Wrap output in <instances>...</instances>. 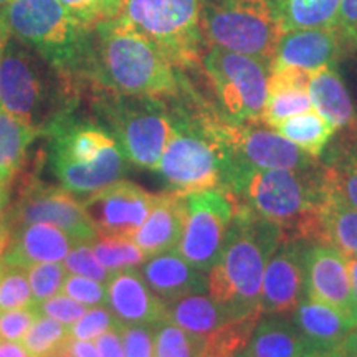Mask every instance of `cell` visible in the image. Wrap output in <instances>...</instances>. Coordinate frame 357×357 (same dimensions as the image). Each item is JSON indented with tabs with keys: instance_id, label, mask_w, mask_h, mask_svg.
I'll list each match as a JSON object with an SVG mask.
<instances>
[{
	"instance_id": "cell-23",
	"label": "cell",
	"mask_w": 357,
	"mask_h": 357,
	"mask_svg": "<svg viewBox=\"0 0 357 357\" xmlns=\"http://www.w3.org/2000/svg\"><path fill=\"white\" fill-rule=\"evenodd\" d=\"M311 344L288 314H263L242 357H303Z\"/></svg>"
},
{
	"instance_id": "cell-6",
	"label": "cell",
	"mask_w": 357,
	"mask_h": 357,
	"mask_svg": "<svg viewBox=\"0 0 357 357\" xmlns=\"http://www.w3.org/2000/svg\"><path fill=\"white\" fill-rule=\"evenodd\" d=\"M0 12L13 38L65 77L83 79L89 29L79 25L58 0H10Z\"/></svg>"
},
{
	"instance_id": "cell-4",
	"label": "cell",
	"mask_w": 357,
	"mask_h": 357,
	"mask_svg": "<svg viewBox=\"0 0 357 357\" xmlns=\"http://www.w3.org/2000/svg\"><path fill=\"white\" fill-rule=\"evenodd\" d=\"M75 82L10 35L0 58V106L45 134L73 111Z\"/></svg>"
},
{
	"instance_id": "cell-55",
	"label": "cell",
	"mask_w": 357,
	"mask_h": 357,
	"mask_svg": "<svg viewBox=\"0 0 357 357\" xmlns=\"http://www.w3.org/2000/svg\"><path fill=\"white\" fill-rule=\"evenodd\" d=\"M8 2H10V0H0V10H2V8H3V7H6Z\"/></svg>"
},
{
	"instance_id": "cell-35",
	"label": "cell",
	"mask_w": 357,
	"mask_h": 357,
	"mask_svg": "<svg viewBox=\"0 0 357 357\" xmlns=\"http://www.w3.org/2000/svg\"><path fill=\"white\" fill-rule=\"evenodd\" d=\"M70 339L68 324L47 316H38V319L22 339V344L30 357H55Z\"/></svg>"
},
{
	"instance_id": "cell-32",
	"label": "cell",
	"mask_w": 357,
	"mask_h": 357,
	"mask_svg": "<svg viewBox=\"0 0 357 357\" xmlns=\"http://www.w3.org/2000/svg\"><path fill=\"white\" fill-rule=\"evenodd\" d=\"M89 245H91L96 260L111 275L131 270V268H139L147 258L144 252L132 242L131 236L100 235Z\"/></svg>"
},
{
	"instance_id": "cell-36",
	"label": "cell",
	"mask_w": 357,
	"mask_h": 357,
	"mask_svg": "<svg viewBox=\"0 0 357 357\" xmlns=\"http://www.w3.org/2000/svg\"><path fill=\"white\" fill-rule=\"evenodd\" d=\"M311 108L312 105L310 95H307V89H275V91H268L261 123H265L270 128H275L276 124L284 121V119L305 113Z\"/></svg>"
},
{
	"instance_id": "cell-49",
	"label": "cell",
	"mask_w": 357,
	"mask_h": 357,
	"mask_svg": "<svg viewBox=\"0 0 357 357\" xmlns=\"http://www.w3.org/2000/svg\"><path fill=\"white\" fill-rule=\"evenodd\" d=\"M0 357H30V354L20 342L0 339Z\"/></svg>"
},
{
	"instance_id": "cell-13",
	"label": "cell",
	"mask_w": 357,
	"mask_h": 357,
	"mask_svg": "<svg viewBox=\"0 0 357 357\" xmlns=\"http://www.w3.org/2000/svg\"><path fill=\"white\" fill-rule=\"evenodd\" d=\"M187 213L177 252L192 266L207 275L217 265L225 245L234 204L225 192L217 189L185 195Z\"/></svg>"
},
{
	"instance_id": "cell-34",
	"label": "cell",
	"mask_w": 357,
	"mask_h": 357,
	"mask_svg": "<svg viewBox=\"0 0 357 357\" xmlns=\"http://www.w3.org/2000/svg\"><path fill=\"white\" fill-rule=\"evenodd\" d=\"M260 316L231 319L207 336L205 357H235L247 347Z\"/></svg>"
},
{
	"instance_id": "cell-25",
	"label": "cell",
	"mask_w": 357,
	"mask_h": 357,
	"mask_svg": "<svg viewBox=\"0 0 357 357\" xmlns=\"http://www.w3.org/2000/svg\"><path fill=\"white\" fill-rule=\"evenodd\" d=\"M291 319L311 347H336L352 329L344 314L310 298L298 305Z\"/></svg>"
},
{
	"instance_id": "cell-5",
	"label": "cell",
	"mask_w": 357,
	"mask_h": 357,
	"mask_svg": "<svg viewBox=\"0 0 357 357\" xmlns=\"http://www.w3.org/2000/svg\"><path fill=\"white\" fill-rule=\"evenodd\" d=\"M177 102L171 111V134L158 166L160 177L172 192L217 189L222 185V154L212 129V109Z\"/></svg>"
},
{
	"instance_id": "cell-15",
	"label": "cell",
	"mask_w": 357,
	"mask_h": 357,
	"mask_svg": "<svg viewBox=\"0 0 357 357\" xmlns=\"http://www.w3.org/2000/svg\"><path fill=\"white\" fill-rule=\"evenodd\" d=\"M159 194H151L129 181H118L91 194L84 212L98 235L131 236L149 215Z\"/></svg>"
},
{
	"instance_id": "cell-43",
	"label": "cell",
	"mask_w": 357,
	"mask_h": 357,
	"mask_svg": "<svg viewBox=\"0 0 357 357\" xmlns=\"http://www.w3.org/2000/svg\"><path fill=\"white\" fill-rule=\"evenodd\" d=\"M35 307H37L40 316H47V318L60 321V323L68 326L77 323L84 312L88 311V306L73 300V298L66 296L65 293H58L55 296L35 305Z\"/></svg>"
},
{
	"instance_id": "cell-8",
	"label": "cell",
	"mask_w": 357,
	"mask_h": 357,
	"mask_svg": "<svg viewBox=\"0 0 357 357\" xmlns=\"http://www.w3.org/2000/svg\"><path fill=\"white\" fill-rule=\"evenodd\" d=\"M98 93L95 109L100 124L111 132L126 159L137 167L158 171L171 134L166 100Z\"/></svg>"
},
{
	"instance_id": "cell-21",
	"label": "cell",
	"mask_w": 357,
	"mask_h": 357,
	"mask_svg": "<svg viewBox=\"0 0 357 357\" xmlns=\"http://www.w3.org/2000/svg\"><path fill=\"white\" fill-rule=\"evenodd\" d=\"M147 287L164 303L192 293H207V275L182 258L177 250L146 258L139 266Z\"/></svg>"
},
{
	"instance_id": "cell-9",
	"label": "cell",
	"mask_w": 357,
	"mask_h": 357,
	"mask_svg": "<svg viewBox=\"0 0 357 357\" xmlns=\"http://www.w3.org/2000/svg\"><path fill=\"white\" fill-rule=\"evenodd\" d=\"M211 123L222 154V192L255 169H303L319 162L261 121L231 123L213 111Z\"/></svg>"
},
{
	"instance_id": "cell-26",
	"label": "cell",
	"mask_w": 357,
	"mask_h": 357,
	"mask_svg": "<svg viewBox=\"0 0 357 357\" xmlns=\"http://www.w3.org/2000/svg\"><path fill=\"white\" fill-rule=\"evenodd\" d=\"M166 319L190 333L208 336L235 318L211 294L192 293L166 303Z\"/></svg>"
},
{
	"instance_id": "cell-54",
	"label": "cell",
	"mask_w": 357,
	"mask_h": 357,
	"mask_svg": "<svg viewBox=\"0 0 357 357\" xmlns=\"http://www.w3.org/2000/svg\"><path fill=\"white\" fill-rule=\"evenodd\" d=\"M8 207V185L0 184V222H2L3 213Z\"/></svg>"
},
{
	"instance_id": "cell-14",
	"label": "cell",
	"mask_w": 357,
	"mask_h": 357,
	"mask_svg": "<svg viewBox=\"0 0 357 357\" xmlns=\"http://www.w3.org/2000/svg\"><path fill=\"white\" fill-rule=\"evenodd\" d=\"M3 222L10 231L22 225L48 223L66 231L77 243H91L98 236L88 220L83 202H78L63 187L60 189L42 182L24 185L19 197L7 207Z\"/></svg>"
},
{
	"instance_id": "cell-11",
	"label": "cell",
	"mask_w": 357,
	"mask_h": 357,
	"mask_svg": "<svg viewBox=\"0 0 357 357\" xmlns=\"http://www.w3.org/2000/svg\"><path fill=\"white\" fill-rule=\"evenodd\" d=\"M200 29L208 47L243 53L268 65L284 33L270 0H215L202 10Z\"/></svg>"
},
{
	"instance_id": "cell-29",
	"label": "cell",
	"mask_w": 357,
	"mask_h": 357,
	"mask_svg": "<svg viewBox=\"0 0 357 357\" xmlns=\"http://www.w3.org/2000/svg\"><path fill=\"white\" fill-rule=\"evenodd\" d=\"M38 131L0 106V184H10L25 162V155Z\"/></svg>"
},
{
	"instance_id": "cell-12",
	"label": "cell",
	"mask_w": 357,
	"mask_h": 357,
	"mask_svg": "<svg viewBox=\"0 0 357 357\" xmlns=\"http://www.w3.org/2000/svg\"><path fill=\"white\" fill-rule=\"evenodd\" d=\"M200 63L217 98V113L223 119L261 121L268 98V63L218 47H208Z\"/></svg>"
},
{
	"instance_id": "cell-48",
	"label": "cell",
	"mask_w": 357,
	"mask_h": 357,
	"mask_svg": "<svg viewBox=\"0 0 357 357\" xmlns=\"http://www.w3.org/2000/svg\"><path fill=\"white\" fill-rule=\"evenodd\" d=\"M337 351L341 357H357V326L347 333V336L337 346Z\"/></svg>"
},
{
	"instance_id": "cell-46",
	"label": "cell",
	"mask_w": 357,
	"mask_h": 357,
	"mask_svg": "<svg viewBox=\"0 0 357 357\" xmlns=\"http://www.w3.org/2000/svg\"><path fill=\"white\" fill-rule=\"evenodd\" d=\"M334 26L341 38L344 55L357 52V0H341Z\"/></svg>"
},
{
	"instance_id": "cell-1",
	"label": "cell",
	"mask_w": 357,
	"mask_h": 357,
	"mask_svg": "<svg viewBox=\"0 0 357 357\" xmlns=\"http://www.w3.org/2000/svg\"><path fill=\"white\" fill-rule=\"evenodd\" d=\"M83 79L98 91L159 100L177 98L184 88L176 66L121 17L89 29Z\"/></svg>"
},
{
	"instance_id": "cell-18",
	"label": "cell",
	"mask_w": 357,
	"mask_h": 357,
	"mask_svg": "<svg viewBox=\"0 0 357 357\" xmlns=\"http://www.w3.org/2000/svg\"><path fill=\"white\" fill-rule=\"evenodd\" d=\"M344 55L336 26L326 29H298L281 35L275 55L268 68H301L312 71L324 66H337Z\"/></svg>"
},
{
	"instance_id": "cell-53",
	"label": "cell",
	"mask_w": 357,
	"mask_h": 357,
	"mask_svg": "<svg viewBox=\"0 0 357 357\" xmlns=\"http://www.w3.org/2000/svg\"><path fill=\"white\" fill-rule=\"evenodd\" d=\"M10 236H12V231L6 225V222H3V218H2V222H0V257H2V253L6 252V248L8 247Z\"/></svg>"
},
{
	"instance_id": "cell-44",
	"label": "cell",
	"mask_w": 357,
	"mask_h": 357,
	"mask_svg": "<svg viewBox=\"0 0 357 357\" xmlns=\"http://www.w3.org/2000/svg\"><path fill=\"white\" fill-rule=\"evenodd\" d=\"M155 324H123L124 357H154Z\"/></svg>"
},
{
	"instance_id": "cell-7",
	"label": "cell",
	"mask_w": 357,
	"mask_h": 357,
	"mask_svg": "<svg viewBox=\"0 0 357 357\" xmlns=\"http://www.w3.org/2000/svg\"><path fill=\"white\" fill-rule=\"evenodd\" d=\"M231 200L281 227L319 211L331 194L324 164L303 169H255L225 192Z\"/></svg>"
},
{
	"instance_id": "cell-19",
	"label": "cell",
	"mask_w": 357,
	"mask_h": 357,
	"mask_svg": "<svg viewBox=\"0 0 357 357\" xmlns=\"http://www.w3.org/2000/svg\"><path fill=\"white\" fill-rule=\"evenodd\" d=\"M108 306L121 324H158L166 319V303L147 287L139 268L111 275Z\"/></svg>"
},
{
	"instance_id": "cell-28",
	"label": "cell",
	"mask_w": 357,
	"mask_h": 357,
	"mask_svg": "<svg viewBox=\"0 0 357 357\" xmlns=\"http://www.w3.org/2000/svg\"><path fill=\"white\" fill-rule=\"evenodd\" d=\"M323 160L333 194L357 208V126L344 129Z\"/></svg>"
},
{
	"instance_id": "cell-57",
	"label": "cell",
	"mask_w": 357,
	"mask_h": 357,
	"mask_svg": "<svg viewBox=\"0 0 357 357\" xmlns=\"http://www.w3.org/2000/svg\"><path fill=\"white\" fill-rule=\"evenodd\" d=\"M235 357H242V356H235Z\"/></svg>"
},
{
	"instance_id": "cell-51",
	"label": "cell",
	"mask_w": 357,
	"mask_h": 357,
	"mask_svg": "<svg viewBox=\"0 0 357 357\" xmlns=\"http://www.w3.org/2000/svg\"><path fill=\"white\" fill-rule=\"evenodd\" d=\"M347 270H349L352 294H354V301L357 307V257H347Z\"/></svg>"
},
{
	"instance_id": "cell-24",
	"label": "cell",
	"mask_w": 357,
	"mask_h": 357,
	"mask_svg": "<svg viewBox=\"0 0 357 357\" xmlns=\"http://www.w3.org/2000/svg\"><path fill=\"white\" fill-rule=\"evenodd\" d=\"M311 105L337 129L357 126L356 106L337 66H324L311 73L307 86Z\"/></svg>"
},
{
	"instance_id": "cell-41",
	"label": "cell",
	"mask_w": 357,
	"mask_h": 357,
	"mask_svg": "<svg viewBox=\"0 0 357 357\" xmlns=\"http://www.w3.org/2000/svg\"><path fill=\"white\" fill-rule=\"evenodd\" d=\"M63 265L68 273L96 280L100 283H108L111 278L109 271L96 260L91 245L86 242L75 243L63 260Z\"/></svg>"
},
{
	"instance_id": "cell-52",
	"label": "cell",
	"mask_w": 357,
	"mask_h": 357,
	"mask_svg": "<svg viewBox=\"0 0 357 357\" xmlns=\"http://www.w3.org/2000/svg\"><path fill=\"white\" fill-rule=\"evenodd\" d=\"M8 40H10V32H8V26L6 24V19H3L2 12H0V58H2L3 52H6Z\"/></svg>"
},
{
	"instance_id": "cell-30",
	"label": "cell",
	"mask_w": 357,
	"mask_h": 357,
	"mask_svg": "<svg viewBox=\"0 0 357 357\" xmlns=\"http://www.w3.org/2000/svg\"><path fill=\"white\" fill-rule=\"evenodd\" d=\"M283 32L326 29L337 20L341 0H270Z\"/></svg>"
},
{
	"instance_id": "cell-39",
	"label": "cell",
	"mask_w": 357,
	"mask_h": 357,
	"mask_svg": "<svg viewBox=\"0 0 357 357\" xmlns=\"http://www.w3.org/2000/svg\"><path fill=\"white\" fill-rule=\"evenodd\" d=\"M84 29L119 17L121 0H58Z\"/></svg>"
},
{
	"instance_id": "cell-56",
	"label": "cell",
	"mask_w": 357,
	"mask_h": 357,
	"mask_svg": "<svg viewBox=\"0 0 357 357\" xmlns=\"http://www.w3.org/2000/svg\"><path fill=\"white\" fill-rule=\"evenodd\" d=\"M2 270H3V265H2V263H0V275H2Z\"/></svg>"
},
{
	"instance_id": "cell-50",
	"label": "cell",
	"mask_w": 357,
	"mask_h": 357,
	"mask_svg": "<svg viewBox=\"0 0 357 357\" xmlns=\"http://www.w3.org/2000/svg\"><path fill=\"white\" fill-rule=\"evenodd\" d=\"M303 357H341L336 347H311Z\"/></svg>"
},
{
	"instance_id": "cell-47",
	"label": "cell",
	"mask_w": 357,
	"mask_h": 357,
	"mask_svg": "<svg viewBox=\"0 0 357 357\" xmlns=\"http://www.w3.org/2000/svg\"><path fill=\"white\" fill-rule=\"evenodd\" d=\"M121 326L109 329V331H106L100 337L95 339V344L98 351H100V357H124Z\"/></svg>"
},
{
	"instance_id": "cell-22",
	"label": "cell",
	"mask_w": 357,
	"mask_h": 357,
	"mask_svg": "<svg viewBox=\"0 0 357 357\" xmlns=\"http://www.w3.org/2000/svg\"><path fill=\"white\" fill-rule=\"evenodd\" d=\"M185 195L178 192H164L144 223L131 235L132 242L149 258L158 253L176 250L185 223Z\"/></svg>"
},
{
	"instance_id": "cell-3",
	"label": "cell",
	"mask_w": 357,
	"mask_h": 357,
	"mask_svg": "<svg viewBox=\"0 0 357 357\" xmlns=\"http://www.w3.org/2000/svg\"><path fill=\"white\" fill-rule=\"evenodd\" d=\"M45 136L50 137L53 176L71 194H95L126 176L129 160L100 123L70 111L53 121Z\"/></svg>"
},
{
	"instance_id": "cell-27",
	"label": "cell",
	"mask_w": 357,
	"mask_h": 357,
	"mask_svg": "<svg viewBox=\"0 0 357 357\" xmlns=\"http://www.w3.org/2000/svg\"><path fill=\"white\" fill-rule=\"evenodd\" d=\"M316 243H328L344 257H357V208L329 194L318 211Z\"/></svg>"
},
{
	"instance_id": "cell-2",
	"label": "cell",
	"mask_w": 357,
	"mask_h": 357,
	"mask_svg": "<svg viewBox=\"0 0 357 357\" xmlns=\"http://www.w3.org/2000/svg\"><path fill=\"white\" fill-rule=\"evenodd\" d=\"M231 200V199H230ZM234 220L217 265L207 273V293L235 319L261 316V283L266 263L283 242L280 223L231 200Z\"/></svg>"
},
{
	"instance_id": "cell-17",
	"label": "cell",
	"mask_w": 357,
	"mask_h": 357,
	"mask_svg": "<svg viewBox=\"0 0 357 357\" xmlns=\"http://www.w3.org/2000/svg\"><path fill=\"white\" fill-rule=\"evenodd\" d=\"M306 298L333 306L357 326V307L352 294L347 257L328 243H310L305 253Z\"/></svg>"
},
{
	"instance_id": "cell-33",
	"label": "cell",
	"mask_w": 357,
	"mask_h": 357,
	"mask_svg": "<svg viewBox=\"0 0 357 357\" xmlns=\"http://www.w3.org/2000/svg\"><path fill=\"white\" fill-rule=\"evenodd\" d=\"M207 336L164 319L154 326V357H205Z\"/></svg>"
},
{
	"instance_id": "cell-38",
	"label": "cell",
	"mask_w": 357,
	"mask_h": 357,
	"mask_svg": "<svg viewBox=\"0 0 357 357\" xmlns=\"http://www.w3.org/2000/svg\"><path fill=\"white\" fill-rule=\"evenodd\" d=\"M26 275H29L30 288H32L33 303L38 305V303L61 293V287L68 276V271H66L63 261H47L29 266Z\"/></svg>"
},
{
	"instance_id": "cell-10",
	"label": "cell",
	"mask_w": 357,
	"mask_h": 357,
	"mask_svg": "<svg viewBox=\"0 0 357 357\" xmlns=\"http://www.w3.org/2000/svg\"><path fill=\"white\" fill-rule=\"evenodd\" d=\"M119 17L155 45L176 68L202 61L200 0H121Z\"/></svg>"
},
{
	"instance_id": "cell-31",
	"label": "cell",
	"mask_w": 357,
	"mask_h": 357,
	"mask_svg": "<svg viewBox=\"0 0 357 357\" xmlns=\"http://www.w3.org/2000/svg\"><path fill=\"white\" fill-rule=\"evenodd\" d=\"M273 129L312 158L324 154L326 147L337 131V128L333 126L316 109H307L305 113L291 116L276 124Z\"/></svg>"
},
{
	"instance_id": "cell-20",
	"label": "cell",
	"mask_w": 357,
	"mask_h": 357,
	"mask_svg": "<svg viewBox=\"0 0 357 357\" xmlns=\"http://www.w3.org/2000/svg\"><path fill=\"white\" fill-rule=\"evenodd\" d=\"M75 243L66 231L48 223L22 225L12 230L10 242L0 257V263L26 270L35 263L63 261Z\"/></svg>"
},
{
	"instance_id": "cell-40",
	"label": "cell",
	"mask_w": 357,
	"mask_h": 357,
	"mask_svg": "<svg viewBox=\"0 0 357 357\" xmlns=\"http://www.w3.org/2000/svg\"><path fill=\"white\" fill-rule=\"evenodd\" d=\"M121 323L116 319L108 305H100L93 310H88L77 323L70 326V336L83 341H95L101 334L113 328H119Z\"/></svg>"
},
{
	"instance_id": "cell-16",
	"label": "cell",
	"mask_w": 357,
	"mask_h": 357,
	"mask_svg": "<svg viewBox=\"0 0 357 357\" xmlns=\"http://www.w3.org/2000/svg\"><path fill=\"white\" fill-rule=\"evenodd\" d=\"M310 243L284 238L266 263L261 283L263 314H291L306 298L305 253Z\"/></svg>"
},
{
	"instance_id": "cell-42",
	"label": "cell",
	"mask_w": 357,
	"mask_h": 357,
	"mask_svg": "<svg viewBox=\"0 0 357 357\" xmlns=\"http://www.w3.org/2000/svg\"><path fill=\"white\" fill-rule=\"evenodd\" d=\"M61 293L73 298V300L83 303L84 306L108 305V289H106V283H100V281L91 278H84V276H66L63 287H61Z\"/></svg>"
},
{
	"instance_id": "cell-45",
	"label": "cell",
	"mask_w": 357,
	"mask_h": 357,
	"mask_svg": "<svg viewBox=\"0 0 357 357\" xmlns=\"http://www.w3.org/2000/svg\"><path fill=\"white\" fill-rule=\"evenodd\" d=\"M37 307H20V310L3 311L0 314V339L3 341H17L20 342L32 324L38 319Z\"/></svg>"
},
{
	"instance_id": "cell-37",
	"label": "cell",
	"mask_w": 357,
	"mask_h": 357,
	"mask_svg": "<svg viewBox=\"0 0 357 357\" xmlns=\"http://www.w3.org/2000/svg\"><path fill=\"white\" fill-rule=\"evenodd\" d=\"M33 305L32 288L25 268L3 266L0 275V312Z\"/></svg>"
}]
</instances>
